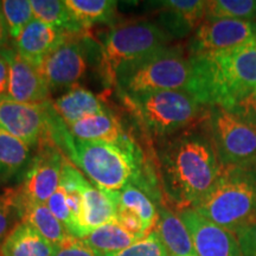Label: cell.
<instances>
[{"label":"cell","mask_w":256,"mask_h":256,"mask_svg":"<svg viewBox=\"0 0 256 256\" xmlns=\"http://www.w3.org/2000/svg\"><path fill=\"white\" fill-rule=\"evenodd\" d=\"M204 121L206 124L200 122L166 139L158 153L162 188L179 211L197 206L224 168Z\"/></svg>","instance_id":"1"},{"label":"cell","mask_w":256,"mask_h":256,"mask_svg":"<svg viewBox=\"0 0 256 256\" xmlns=\"http://www.w3.org/2000/svg\"><path fill=\"white\" fill-rule=\"evenodd\" d=\"M66 158L94 183L107 191H120L133 184L156 202H162L160 180L150 160L139 146L122 147L98 142H82L74 138Z\"/></svg>","instance_id":"2"},{"label":"cell","mask_w":256,"mask_h":256,"mask_svg":"<svg viewBox=\"0 0 256 256\" xmlns=\"http://www.w3.org/2000/svg\"><path fill=\"white\" fill-rule=\"evenodd\" d=\"M191 58L196 72L192 96L203 106L230 110L256 92V38L234 49Z\"/></svg>","instance_id":"3"},{"label":"cell","mask_w":256,"mask_h":256,"mask_svg":"<svg viewBox=\"0 0 256 256\" xmlns=\"http://www.w3.org/2000/svg\"><path fill=\"white\" fill-rule=\"evenodd\" d=\"M120 96L140 126L156 139H168L203 122L208 116L206 106L186 92L160 90Z\"/></svg>","instance_id":"4"},{"label":"cell","mask_w":256,"mask_h":256,"mask_svg":"<svg viewBox=\"0 0 256 256\" xmlns=\"http://www.w3.org/2000/svg\"><path fill=\"white\" fill-rule=\"evenodd\" d=\"M194 209L238 235L256 222V168H223L215 186Z\"/></svg>","instance_id":"5"},{"label":"cell","mask_w":256,"mask_h":256,"mask_svg":"<svg viewBox=\"0 0 256 256\" xmlns=\"http://www.w3.org/2000/svg\"><path fill=\"white\" fill-rule=\"evenodd\" d=\"M196 82L194 62L179 46H168L119 69L115 80L120 94L136 95L180 90L192 95Z\"/></svg>","instance_id":"6"},{"label":"cell","mask_w":256,"mask_h":256,"mask_svg":"<svg viewBox=\"0 0 256 256\" xmlns=\"http://www.w3.org/2000/svg\"><path fill=\"white\" fill-rule=\"evenodd\" d=\"M172 38L148 20L114 25L101 46V74L107 86H115L119 69L168 48Z\"/></svg>","instance_id":"7"},{"label":"cell","mask_w":256,"mask_h":256,"mask_svg":"<svg viewBox=\"0 0 256 256\" xmlns=\"http://www.w3.org/2000/svg\"><path fill=\"white\" fill-rule=\"evenodd\" d=\"M206 124L224 168H256V128L232 112L209 107Z\"/></svg>","instance_id":"8"},{"label":"cell","mask_w":256,"mask_h":256,"mask_svg":"<svg viewBox=\"0 0 256 256\" xmlns=\"http://www.w3.org/2000/svg\"><path fill=\"white\" fill-rule=\"evenodd\" d=\"M52 104H24L4 96L0 98V128L18 138L28 147L50 142Z\"/></svg>","instance_id":"9"},{"label":"cell","mask_w":256,"mask_h":256,"mask_svg":"<svg viewBox=\"0 0 256 256\" xmlns=\"http://www.w3.org/2000/svg\"><path fill=\"white\" fill-rule=\"evenodd\" d=\"M88 34H72L40 63L50 89L75 87L88 69Z\"/></svg>","instance_id":"10"},{"label":"cell","mask_w":256,"mask_h":256,"mask_svg":"<svg viewBox=\"0 0 256 256\" xmlns=\"http://www.w3.org/2000/svg\"><path fill=\"white\" fill-rule=\"evenodd\" d=\"M256 38V23L241 19H206L188 43V55L200 56L238 48Z\"/></svg>","instance_id":"11"},{"label":"cell","mask_w":256,"mask_h":256,"mask_svg":"<svg viewBox=\"0 0 256 256\" xmlns=\"http://www.w3.org/2000/svg\"><path fill=\"white\" fill-rule=\"evenodd\" d=\"M38 147V153L28 165L19 191L23 200L46 204L60 186L64 154L51 142Z\"/></svg>","instance_id":"12"},{"label":"cell","mask_w":256,"mask_h":256,"mask_svg":"<svg viewBox=\"0 0 256 256\" xmlns=\"http://www.w3.org/2000/svg\"><path fill=\"white\" fill-rule=\"evenodd\" d=\"M179 216L188 229L197 256H242L232 232L204 218L192 208L182 210Z\"/></svg>","instance_id":"13"},{"label":"cell","mask_w":256,"mask_h":256,"mask_svg":"<svg viewBox=\"0 0 256 256\" xmlns=\"http://www.w3.org/2000/svg\"><path fill=\"white\" fill-rule=\"evenodd\" d=\"M2 52L10 63L8 98L24 104H43L50 102V87L40 66L31 63L14 49L4 48Z\"/></svg>","instance_id":"14"},{"label":"cell","mask_w":256,"mask_h":256,"mask_svg":"<svg viewBox=\"0 0 256 256\" xmlns=\"http://www.w3.org/2000/svg\"><path fill=\"white\" fill-rule=\"evenodd\" d=\"M66 127L75 139L82 142H108L122 147L136 146V140L128 136L119 119L108 110L83 118Z\"/></svg>","instance_id":"15"},{"label":"cell","mask_w":256,"mask_h":256,"mask_svg":"<svg viewBox=\"0 0 256 256\" xmlns=\"http://www.w3.org/2000/svg\"><path fill=\"white\" fill-rule=\"evenodd\" d=\"M162 8L159 26L171 38H183L206 20V2L203 0H166Z\"/></svg>","instance_id":"16"},{"label":"cell","mask_w":256,"mask_h":256,"mask_svg":"<svg viewBox=\"0 0 256 256\" xmlns=\"http://www.w3.org/2000/svg\"><path fill=\"white\" fill-rule=\"evenodd\" d=\"M72 34H74L60 31L34 19L14 40V50L24 58L40 66L43 60Z\"/></svg>","instance_id":"17"},{"label":"cell","mask_w":256,"mask_h":256,"mask_svg":"<svg viewBox=\"0 0 256 256\" xmlns=\"http://www.w3.org/2000/svg\"><path fill=\"white\" fill-rule=\"evenodd\" d=\"M82 200L81 224L84 238L92 230L114 222L119 204V191L102 190L88 183L83 188Z\"/></svg>","instance_id":"18"},{"label":"cell","mask_w":256,"mask_h":256,"mask_svg":"<svg viewBox=\"0 0 256 256\" xmlns=\"http://www.w3.org/2000/svg\"><path fill=\"white\" fill-rule=\"evenodd\" d=\"M153 230L168 256L196 255L188 229L180 216L176 215L170 208L159 206L158 220Z\"/></svg>","instance_id":"19"},{"label":"cell","mask_w":256,"mask_h":256,"mask_svg":"<svg viewBox=\"0 0 256 256\" xmlns=\"http://www.w3.org/2000/svg\"><path fill=\"white\" fill-rule=\"evenodd\" d=\"M51 104L54 110L66 126L89 115L104 113L107 110L98 96L78 84L70 88Z\"/></svg>","instance_id":"20"},{"label":"cell","mask_w":256,"mask_h":256,"mask_svg":"<svg viewBox=\"0 0 256 256\" xmlns=\"http://www.w3.org/2000/svg\"><path fill=\"white\" fill-rule=\"evenodd\" d=\"M54 252L55 246L22 220L0 246V256H54Z\"/></svg>","instance_id":"21"},{"label":"cell","mask_w":256,"mask_h":256,"mask_svg":"<svg viewBox=\"0 0 256 256\" xmlns=\"http://www.w3.org/2000/svg\"><path fill=\"white\" fill-rule=\"evenodd\" d=\"M20 220L28 223L32 228L46 238L52 246H58L72 236L66 226L54 216L46 204L23 200L20 197Z\"/></svg>","instance_id":"22"},{"label":"cell","mask_w":256,"mask_h":256,"mask_svg":"<svg viewBox=\"0 0 256 256\" xmlns=\"http://www.w3.org/2000/svg\"><path fill=\"white\" fill-rule=\"evenodd\" d=\"M34 17L68 34H88L87 28L74 18L66 2L60 0H30Z\"/></svg>","instance_id":"23"},{"label":"cell","mask_w":256,"mask_h":256,"mask_svg":"<svg viewBox=\"0 0 256 256\" xmlns=\"http://www.w3.org/2000/svg\"><path fill=\"white\" fill-rule=\"evenodd\" d=\"M82 240L95 250L106 256L124 250L140 238L124 232L115 222H110L92 230Z\"/></svg>","instance_id":"24"},{"label":"cell","mask_w":256,"mask_h":256,"mask_svg":"<svg viewBox=\"0 0 256 256\" xmlns=\"http://www.w3.org/2000/svg\"><path fill=\"white\" fill-rule=\"evenodd\" d=\"M74 18L89 30L90 25L110 23L116 14L118 2L113 0H64Z\"/></svg>","instance_id":"25"},{"label":"cell","mask_w":256,"mask_h":256,"mask_svg":"<svg viewBox=\"0 0 256 256\" xmlns=\"http://www.w3.org/2000/svg\"><path fill=\"white\" fill-rule=\"evenodd\" d=\"M30 160V147L0 128V178L17 174Z\"/></svg>","instance_id":"26"},{"label":"cell","mask_w":256,"mask_h":256,"mask_svg":"<svg viewBox=\"0 0 256 256\" xmlns=\"http://www.w3.org/2000/svg\"><path fill=\"white\" fill-rule=\"evenodd\" d=\"M118 206L126 208L133 211L140 217L145 228L146 235L154 229L158 220V211L153 203L152 198L136 185L128 184L122 190L119 191V204Z\"/></svg>","instance_id":"27"},{"label":"cell","mask_w":256,"mask_h":256,"mask_svg":"<svg viewBox=\"0 0 256 256\" xmlns=\"http://www.w3.org/2000/svg\"><path fill=\"white\" fill-rule=\"evenodd\" d=\"M256 18L254 0H211L206 2V19H241L252 22Z\"/></svg>","instance_id":"28"},{"label":"cell","mask_w":256,"mask_h":256,"mask_svg":"<svg viewBox=\"0 0 256 256\" xmlns=\"http://www.w3.org/2000/svg\"><path fill=\"white\" fill-rule=\"evenodd\" d=\"M0 8L8 26V37L16 40L34 19L30 0H2Z\"/></svg>","instance_id":"29"},{"label":"cell","mask_w":256,"mask_h":256,"mask_svg":"<svg viewBox=\"0 0 256 256\" xmlns=\"http://www.w3.org/2000/svg\"><path fill=\"white\" fill-rule=\"evenodd\" d=\"M20 220V191L8 188L0 192V246Z\"/></svg>","instance_id":"30"},{"label":"cell","mask_w":256,"mask_h":256,"mask_svg":"<svg viewBox=\"0 0 256 256\" xmlns=\"http://www.w3.org/2000/svg\"><path fill=\"white\" fill-rule=\"evenodd\" d=\"M106 256H168L154 230L132 246L115 254Z\"/></svg>","instance_id":"31"},{"label":"cell","mask_w":256,"mask_h":256,"mask_svg":"<svg viewBox=\"0 0 256 256\" xmlns=\"http://www.w3.org/2000/svg\"><path fill=\"white\" fill-rule=\"evenodd\" d=\"M46 206L51 212L54 214V216L66 226V229L68 230L70 235L74 236V223L72 218V212H70L68 202H66V190H64L62 185L60 184V186L55 191V194L46 202Z\"/></svg>","instance_id":"32"},{"label":"cell","mask_w":256,"mask_h":256,"mask_svg":"<svg viewBox=\"0 0 256 256\" xmlns=\"http://www.w3.org/2000/svg\"><path fill=\"white\" fill-rule=\"evenodd\" d=\"M54 256H104L101 252L95 250L82 238L69 236L66 241L55 247Z\"/></svg>","instance_id":"33"},{"label":"cell","mask_w":256,"mask_h":256,"mask_svg":"<svg viewBox=\"0 0 256 256\" xmlns=\"http://www.w3.org/2000/svg\"><path fill=\"white\" fill-rule=\"evenodd\" d=\"M114 222L130 235L136 236L139 238L146 236L145 228H144V224L140 217L136 214H134L133 211L126 209V208L118 206V212Z\"/></svg>","instance_id":"34"},{"label":"cell","mask_w":256,"mask_h":256,"mask_svg":"<svg viewBox=\"0 0 256 256\" xmlns=\"http://www.w3.org/2000/svg\"><path fill=\"white\" fill-rule=\"evenodd\" d=\"M230 112L256 128V92L243 98Z\"/></svg>","instance_id":"35"},{"label":"cell","mask_w":256,"mask_h":256,"mask_svg":"<svg viewBox=\"0 0 256 256\" xmlns=\"http://www.w3.org/2000/svg\"><path fill=\"white\" fill-rule=\"evenodd\" d=\"M242 256H256V222L238 234Z\"/></svg>","instance_id":"36"},{"label":"cell","mask_w":256,"mask_h":256,"mask_svg":"<svg viewBox=\"0 0 256 256\" xmlns=\"http://www.w3.org/2000/svg\"><path fill=\"white\" fill-rule=\"evenodd\" d=\"M10 82V63L8 57L0 51V98L8 96Z\"/></svg>","instance_id":"37"},{"label":"cell","mask_w":256,"mask_h":256,"mask_svg":"<svg viewBox=\"0 0 256 256\" xmlns=\"http://www.w3.org/2000/svg\"><path fill=\"white\" fill-rule=\"evenodd\" d=\"M8 26H6L5 18L4 16H2V8H0V51L5 48L6 42H8Z\"/></svg>","instance_id":"38"},{"label":"cell","mask_w":256,"mask_h":256,"mask_svg":"<svg viewBox=\"0 0 256 256\" xmlns=\"http://www.w3.org/2000/svg\"><path fill=\"white\" fill-rule=\"evenodd\" d=\"M188 256H197V255H188Z\"/></svg>","instance_id":"39"}]
</instances>
